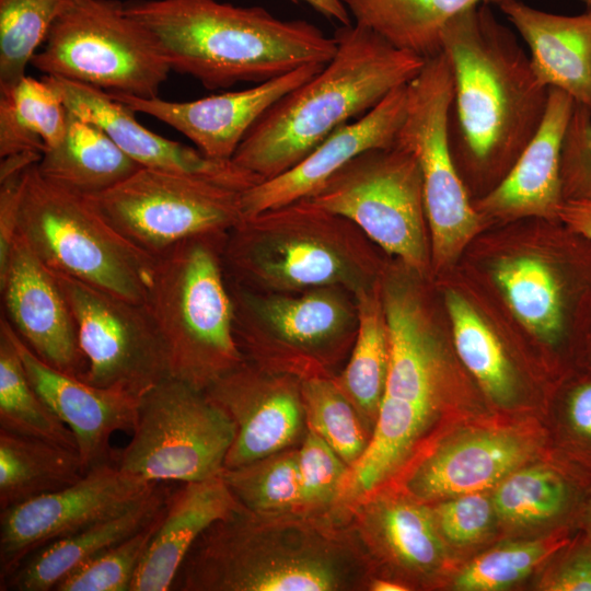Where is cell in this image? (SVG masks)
<instances>
[{
	"label": "cell",
	"mask_w": 591,
	"mask_h": 591,
	"mask_svg": "<svg viewBox=\"0 0 591 591\" xmlns=\"http://www.w3.org/2000/svg\"><path fill=\"white\" fill-rule=\"evenodd\" d=\"M441 51L453 74L451 152L463 182L478 178L482 197L535 136L549 89L538 82L515 34L496 18L491 4L479 3L452 18L441 33Z\"/></svg>",
	"instance_id": "cell-1"
},
{
	"label": "cell",
	"mask_w": 591,
	"mask_h": 591,
	"mask_svg": "<svg viewBox=\"0 0 591 591\" xmlns=\"http://www.w3.org/2000/svg\"><path fill=\"white\" fill-rule=\"evenodd\" d=\"M367 556L346 513L263 514L242 505L210 525L186 555L172 589L343 591L367 587Z\"/></svg>",
	"instance_id": "cell-2"
},
{
	"label": "cell",
	"mask_w": 591,
	"mask_h": 591,
	"mask_svg": "<svg viewBox=\"0 0 591 591\" xmlns=\"http://www.w3.org/2000/svg\"><path fill=\"white\" fill-rule=\"evenodd\" d=\"M128 15L157 38L172 70L206 89L255 84L305 65L327 63L334 37L304 20L217 0H129Z\"/></svg>",
	"instance_id": "cell-3"
},
{
	"label": "cell",
	"mask_w": 591,
	"mask_h": 591,
	"mask_svg": "<svg viewBox=\"0 0 591 591\" xmlns=\"http://www.w3.org/2000/svg\"><path fill=\"white\" fill-rule=\"evenodd\" d=\"M334 38V57L254 124L233 154L234 163L263 181L280 175L334 130L412 81L425 62L356 23L338 27Z\"/></svg>",
	"instance_id": "cell-4"
},
{
	"label": "cell",
	"mask_w": 591,
	"mask_h": 591,
	"mask_svg": "<svg viewBox=\"0 0 591 591\" xmlns=\"http://www.w3.org/2000/svg\"><path fill=\"white\" fill-rule=\"evenodd\" d=\"M374 247L351 220L304 198L244 218L228 233L223 263L230 281L260 292L356 294L382 278Z\"/></svg>",
	"instance_id": "cell-5"
},
{
	"label": "cell",
	"mask_w": 591,
	"mask_h": 591,
	"mask_svg": "<svg viewBox=\"0 0 591 591\" xmlns=\"http://www.w3.org/2000/svg\"><path fill=\"white\" fill-rule=\"evenodd\" d=\"M228 233L194 236L157 256L144 303L165 344L171 376L201 391L246 360L223 263Z\"/></svg>",
	"instance_id": "cell-6"
},
{
	"label": "cell",
	"mask_w": 591,
	"mask_h": 591,
	"mask_svg": "<svg viewBox=\"0 0 591 591\" xmlns=\"http://www.w3.org/2000/svg\"><path fill=\"white\" fill-rule=\"evenodd\" d=\"M18 233L50 270L136 303H146L155 257L117 232L83 195L24 175Z\"/></svg>",
	"instance_id": "cell-7"
},
{
	"label": "cell",
	"mask_w": 591,
	"mask_h": 591,
	"mask_svg": "<svg viewBox=\"0 0 591 591\" xmlns=\"http://www.w3.org/2000/svg\"><path fill=\"white\" fill-rule=\"evenodd\" d=\"M228 282L234 333L246 360L301 380L338 373L358 329L354 293L340 287L269 293Z\"/></svg>",
	"instance_id": "cell-8"
},
{
	"label": "cell",
	"mask_w": 591,
	"mask_h": 591,
	"mask_svg": "<svg viewBox=\"0 0 591 591\" xmlns=\"http://www.w3.org/2000/svg\"><path fill=\"white\" fill-rule=\"evenodd\" d=\"M31 65L106 93L157 97L172 70L154 35L118 0H73Z\"/></svg>",
	"instance_id": "cell-9"
},
{
	"label": "cell",
	"mask_w": 591,
	"mask_h": 591,
	"mask_svg": "<svg viewBox=\"0 0 591 591\" xmlns=\"http://www.w3.org/2000/svg\"><path fill=\"white\" fill-rule=\"evenodd\" d=\"M235 432L205 391L170 376L138 399L132 437L113 463L150 483L204 480L223 471Z\"/></svg>",
	"instance_id": "cell-10"
},
{
	"label": "cell",
	"mask_w": 591,
	"mask_h": 591,
	"mask_svg": "<svg viewBox=\"0 0 591 591\" xmlns=\"http://www.w3.org/2000/svg\"><path fill=\"white\" fill-rule=\"evenodd\" d=\"M452 99L451 65L440 51L425 59L419 73L407 83L406 114L394 143L415 155L421 172L436 269L452 264L482 224L450 148Z\"/></svg>",
	"instance_id": "cell-11"
},
{
	"label": "cell",
	"mask_w": 591,
	"mask_h": 591,
	"mask_svg": "<svg viewBox=\"0 0 591 591\" xmlns=\"http://www.w3.org/2000/svg\"><path fill=\"white\" fill-rule=\"evenodd\" d=\"M344 216L410 273L431 265L422 178L415 155L398 146L368 150L352 159L311 197Z\"/></svg>",
	"instance_id": "cell-12"
},
{
	"label": "cell",
	"mask_w": 591,
	"mask_h": 591,
	"mask_svg": "<svg viewBox=\"0 0 591 591\" xmlns=\"http://www.w3.org/2000/svg\"><path fill=\"white\" fill-rule=\"evenodd\" d=\"M241 195L199 177L140 167L85 197L126 240L157 257L184 240L235 228L244 219Z\"/></svg>",
	"instance_id": "cell-13"
},
{
	"label": "cell",
	"mask_w": 591,
	"mask_h": 591,
	"mask_svg": "<svg viewBox=\"0 0 591 591\" xmlns=\"http://www.w3.org/2000/svg\"><path fill=\"white\" fill-rule=\"evenodd\" d=\"M50 271L77 324L88 362L83 381L140 398L171 376L165 344L146 304Z\"/></svg>",
	"instance_id": "cell-14"
},
{
	"label": "cell",
	"mask_w": 591,
	"mask_h": 591,
	"mask_svg": "<svg viewBox=\"0 0 591 591\" xmlns=\"http://www.w3.org/2000/svg\"><path fill=\"white\" fill-rule=\"evenodd\" d=\"M381 293L390 338V366L373 438L390 450L409 453L437 412L441 361L418 292L389 275L381 278Z\"/></svg>",
	"instance_id": "cell-15"
},
{
	"label": "cell",
	"mask_w": 591,
	"mask_h": 591,
	"mask_svg": "<svg viewBox=\"0 0 591 591\" xmlns=\"http://www.w3.org/2000/svg\"><path fill=\"white\" fill-rule=\"evenodd\" d=\"M158 485L104 463L62 489L1 510V584L40 547L129 510Z\"/></svg>",
	"instance_id": "cell-16"
},
{
	"label": "cell",
	"mask_w": 591,
	"mask_h": 591,
	"mask_svg": "<svg viewBox=\"0 0 591 591\" xmlns=\"http://www.w3.org/2000/svg\"><path fill=\"white\" fill-rule=\"evenodd\" d=\"M301 381L245 360L205 390L236 426L224 468L252 463L301 442L308 428Z\"/></svg>",
	"instance_id": "cell-17"
},
{
	"label": "cell",
	"mask_w": 591,
	"mask_h": 591,
	"mask_svg": "<svg viewBox=\"0 0 591 591\" xmlns=\"http://www.w3.org/2000/svg\"><path fill=\"white\" fill-rule=\"evenodd\" d=\"M2 315L44 362L84 379L88 362L68 301L54 274L18 233L0 280Z\"/></svg>",
	"instance_id": "cell-18"
},
{
	"label": "cell",
	"mask_w": 591,
	"mask_h": 591,
	"mask_svg": "<svg viewBox=\"0 0 591 591\" xmlns=\"http://www.w3.org/2000/svg\"><path fill=\"white\" fill-rule=\"evenodd\" d=\"M325 65H305L245 90L185 102L108 94L135 113L152 116L179 131L207 157L232 160L254 124L278 100L310 80Z\"/></svg>",
	"instance_id": "cell-19"
},
{
	"label": "cell",
	"mask_w": 591,
	"mask_h": 591,
	"mask_svg": "<svg viewBox=\"0 0 591 591\" xmlns=\"http://www.w3.org/2000/svg\"><path fill=\"white\" fill-rule=\"evenodd\" d=\"M67 108L102 128L142 167L184 174L245 192L263 179L232 160L207 157L197 148L164 138L141 125L135 112L105 91L58 77H43Z\"/></svg>",
	"instance_id": "cell-20"
},
{
	"label": "cell",
	"mask_w": 591,
	"mask_h": 591,
	"mask_svg": "<svg viewBox=\"0 0 591 591\" xmlns=\"http://www.w3.org/2000/svg\"><path fill=\"white\" fill-rule=\"evenodd\" d=\"M407 106V84L391 91L378 105L321 141L298 164L243 192L244 218L309 198L361 153L394 146Z\"/></svg>",
	"instance_id": "cell-21"
},
{
	"label": "cell",
	"mask_w": 591,
	"mask_h": 591,
	"mask_svg": "<svg viewBox=\"0 0 591 591\" xmlns=\"http://www.w3.org/2000/svg\"><path fill=\"white\" fill-rule=\"evenodd\" d=\"M13 340L31 384L73 433L84 473L113 463L111 438L117 431H132L139 398L92 385L50 367L14 329Z\"/></svg>",
	"instance_id": "cell-22"
},
{
	"label": "cell",
	"mask_w": 591,
	"mask_h": 591,
	"mask_svg": "<svg viewBox=\"0 0 591 591\" xmlns=\"http://www.w3.org/2000/svg\"><path fill=\"white\" fill-rule=\"evenodd\" d=\"M575 108L573 100L551 88L546 112L535 136L503 178L473 200L478 215L511 220L525 217L558 218L564 202L563 143Z\"/></svg>",
	"instance_id": "cell-23"
},
{
	"label": "cell",
	"mask_w": 591,
	"mask_h": 591,
	"mask_svg": "<svg viewBox=\"0 0 591 591\" xmlns=\"http://www.w3.org/2000/svg\"><path fill=\"white\" fill-rule=\"evenodd\" d=\"M240 506L221 475L183 483L177 490L171 491L130 591L171 590L198 537Z\"/></svg>",
	"instance_id": "cell-24"
},
{
	"label": "cell",
	"mask_w": 591,
	"mask_h": 591,
	"mask_svg": "<svg viewBox=\"0 0 591 591\" xmlns=\"http://www.w3.org/2000/svg\"><path fill=\"white\" fill-rule=\"evenodd\" d=\"M499 8L529 47L538 82L563 91L575 104L591 111V10L563 15L519 0Z\"/></svg>",
	"instance_id": "cell-25"
},
{
	"label": "cell",
	"mask_w": 591,
	"mask_h": 591,
	"mask_svg": "<svg viewBox=\"0 0 591 591\" xmlns=\"http://www.w3.org/2000/svg\"><path fill=\"white\" fill-rule=\"evenodd\" d=\"M528 454L526 444L512 433H473L425 459L407 479L406 488L419 500L480 493L515 471Z\"/></svg>",
	"instance_id": "cell-26"
},
{
	"label": "cell",
	"mask_w": 591,
	"mask_h": 591,
	"mask_svg": "<svg viewBox=\"0 0 591 591\" xmlns=\"http://www.w3.org/2000/svg\"><path fill=\"white\" fill-rule=\"evenodd\" d=\"M170 494L159 484L129 510L40 547L24 559L1 589L55 590L76 569L154 521L163 512Z\"/></svg>",
	"instance_id": "cell-27"
},
{
	"label": "cell",
	"mask_w": 591,
	"mask_h": 591,
	"mask_svg": "<svg viewBox=\"0 0 591 591\" xmlns=\"http://www.w3.org/2000/svg\"><path fill=\"white\" fill-rule=\"evenodd\" d=\"M340 509L364 553L379 549L414 572H429L441 563L439 529L426 506L376 490Z\"/></svg>",
	"instance_id": "cell-28"
},
{
	"label": "cell",
	"mask_w": 591,
	"mask_h": 591,
	"mask_svg": "<svg viewBox=\"0 0 591 591\" xmlns=\"http://www.w3.org/2000/svg\"><path fill=\"white\" fill-rule=\"evenodd\" d=\"M140 167L106 131L70 111L62 141L37 163L44 177L83 196L102 193Z\"/></svg>",
	"instance_id": "cell-29"
},
{
	"label": "cell",
	"mask_w": 591,
	"mask_h": 591,
	"mask_svg": "<svg viewBox=\"0 0 591 591\" xmlns=\"http://www.w3.org/2000/svg\"><path fill=\"white\" fill-rule=\"evenodd\" d=\"M355 297L358 310L356 339L344 368L333 379L372 436L390 366V338L381 279Z\"/></svg>",
	"instance_id": "cell-30"
},
{
	"label": "cell",
	"mask_w": 591,
	"mask_h": 591,
	"mask_svg": "<svg viewBox=\"0 0 591 591\" xmlns=\"http://www.w3.org/2000/svg\"><path fill=\"white\" fill-rule=\"evenodd\" d=\"M356 24L398 49L427 59L441 51V33L460 12L479 3L511 0H341Z\"/></svg>",
	"instance_id": "cell-31"
},
{
	"label": "cell",
	"mask_w": 591,
	"mask_h": 591,
	"mask_svg": "<svg viewBox=\"0 0 591 591\" xmlns=\"http://www.w3.org/2000/svg\"><path fill=\"white\" fill-rule=\"evenodd\" d=\"M84 474L78 451L0 429V509L62 489Z\"/></svg>",
	"instance_id": "cell-32"
},
{
	"label": "cell",
	"mask_w": 591,
	"mask_h": 591,
	"mask_svg": "<svg viewBox=\"0 0 591 591\" xmlns=\"http://www.w3.org/2000/svg\"><path fill=\"white\" fill-rule=\"evenodd\" d=\"M69 111L44 78L25 76L12 86L0 89V157L45 152L63 139Z\"/></svg>",
	"instance_id": "cell-33"
},
{
	"label": "cell",
	"mask_w": 591,
	"mask_h": 591,
	"mask_svg": "<svg viewBox=\"0 0 591 591\" xmlns=\"http://www.w3.org/2000/svg\"><path fill=\"white\" fill-rule=\"evenodd\" d=\"M0 429L77 450L71 430L31 384L13 340V328L0 320Z\"/></svg>",
	"instance_id": "cell-34"
},
{
	"label": "cell",
	"mask_w": 591,
	"mask_h": 591,
	"mask_svg": "<svg viewBox=\"0 0 591 591\" xmlns=\"http://www.w3.org/2000/svg\"><path fill=\"white\" fill-rule=\"evenodd\" d=\"M495 279L518 320L545 341L559 339L564 326L561 288L552 268L532 256L498 263Z\"/></svg>",
	"instance_id": "cell-35"
},
{
	"label": "cell",
	"mask_w": 591,
	"mask_h": 591,
	"mask_svg": "<svg viewBox=\"0 0 591 591\" xmlns=\"http://www.w3.org/2000/svg\"><path fill=\"white\" fill-rule=\"evenodd\" d=\"M445 306L455 349L464 366L493 399L499 403L510 401L514 394V378L495 333L457 292H447Z\"/></svg>",
	"instance_id": "cell-36"
},
{
	"label": "cell",
	"mask_w": 591,
	"mask_h": 591,
	"mask_svg": "<svg viewBox=\"0 0 591 591\" xmlns=\"http://www.w3.org/2000/svg\"><path fill=\"white\" fill-rule=\"evenodd\" d=\"M220 475L237 501L252 512H305L298 445L239 467L223 468Z\"/></svg>",
	"instance_id": "cell-37"
},
{
	"label": "cell",
	"mask_w": 591,
	"mask_h": 591,
	"mask_svg": "<svg viewBox=\"0 0 591 591\" xmlns=\"http://www.w3.org/2000/svg\"><path fill=\"white\" fill-rule=\"evenodd\" d=\"M306 427L315 431L351 468L363 455L371 433L331 376L301 381Z\"/></svg>",
	"instance_id": "cell-38"
},
{
	"label": "cell",
	"mask_w": 591,
	"mask_h": 591,
	"mask_svg": "<svg viewBox=\"0 0 591 591\" xmlns=\"http://www.w3.org/2000/svg\"><path fill=\"white\" fill-rule=\"evenodd\" d=\"M577 488L561 472L551 468L513 471L499 484L493 497L495 511L506 521L534 523L570 511Z\"/></svg>",
	"instance_id": "cell-39"
},
{
	"label": "cell",
	"mask_w": 591,
	"mask_h": 591,
	"mask_svg": "<svg viewBox=\"0 0 591 591\" xmlns=\"http://www.w3.org/2000/svg\"><path fill=\"white\" fill-rule=\"evenodd\" d=\"M73 0H0V89L25 77L36 49Z\"/></svg>",
	"instance_id": "cell-40"
},
{
	"label": "cell",
	"mask_w": 591,
	"mask_h": 591,
	"mask_svg": "<svg viewBox=\"0 0 591 591\" xmlns=\"http://www.w3.org/2000/svg\"><path fill=\"white\" fill-rule=\"evenodd\" d=\"M568 543L569 538L558 536L495 548L468 564L455 578L454 586L463 591L506 589Z\"/></svg>",
	"instance_id": "cell-41"
},
{
	"label": "cell",
	"mask_w": 591,
	"mask_h": 591,
	"mask_svg": "<svg viewBox=\"0 0 591 591\" xmlns=\"http://www.w3.org/2000/svg\"><path fill=\"white\" fill-rule=\"evenodd\" d=\"M163 512L141 531L76 569L55 590L130 591L136 571Z\"/></svg>",
	"instance_id": "cell-42"
},
{
	"label": "cell",
	"mask_w": 591,
	"mask_h": 591,
	"mask_svg": "<svg viewBox=\"0 0 591 591\" xmlns=\"http://www.w3.org/2000/svg\"><path fill=\"white\" fill-rule=\"evenodd\" d=\"M298 454L303 511L320 512L335 508L350 467L309 427L298 444Z\"/></svg>",
	"instance_id": "cell-43"
},
{
	"label": "cell",
	"mask_w": 591,
	"mask_h": 591,
	"mask_svg": "<svg viewBox=\"0 0 591 591\" xmlns=\"http://www.w3.org/2000/svg\"><path fill=\"white\" fill-rule=\"evenodd\" d=\"M565 199L591 196V111L575 104L561 151Z\"/></svg>",
	"instance_id": "cell-44"
},
{
	"label": "cell",
	"mask_w": 591,
	"mask_h": 591,
	"mask_svg": "<svg viewBox=\"0 0 591 591\" xmlns=\"http://www.w3.org/2000/svg\"><path fill=\"white\" fill-rule=\"evenodd\" d=\"M494 505L480 493L448 498L436 507L433 515L439 531L455 544L478 540L488 529Z\"/></svg>",
	"instance_id": "cell-45"
},
{
	"label": "cell",
	"mask_w": 591,
	"mask_h": 591,
	"mask_svg": "<svg viewBox=\"0 0 591 591\" xmlns=\"http://www.w3.org/2000/svg\"><path fill=\"white\" fill-rule=\"evenodd\" d=\"M570 543V542H569ZM545 578L549 591H591V540L569 547Z\"/></svg>",
	"instance_id": "cell-46"
},
{
	"label": "cell",
	"mask_w": 591,
	"mask_h": 591,
	"mask_svg": "<svg viewBox=\"0 0 591 591\" xmlns=\"http://www.w3.org/2000/svg\"><path fill=\"white\" fill-rule=\"evenodd\" d=\"M25 172L0 179V280L5 275L18 234Z\"/></svg>",
	"instance_id": "cell-47"
},
{
	"label": "cell",
	"mask_w": 591,
	"mask_h": 591,
	"mask_svg": "<svg viewBox=\"0 0 591 591\" xmlns=\"http://www.w3.org/2000/svg\"><path fill=\"white\" fill-rule=\"evenodd\" d=\"M565 426L571 440L591 459V380L577 384L566 397Z\"/></svg>",
	"instance_id": "cell-48"
},
{
	"label": "cell",
	"mask_w": 591,
	"mask_h": 591,
	"mask_svg": "<svg viewBox=\"0 0 591 591\" xmlns=\"http://www.w3.org/2000/svg\"><path fill=\"white\" fill-rule=\"evenodd\" d=\"M558 218L572 231L591 240V196L564 200Z\"/></svg>",
	"instance_id": "cell-49"
},
{
	"label": "cell",
	"mask_w": 591,
	"mask_h": 591,
	"mask_svg": "<svg viewBox=\"0 0 591 591\" xmlns=\"http://www.w3.org/2000/svg\"><path fill=\"white\" fill-rule=\"evenodd\" d=\"M294 3L304 2L320 14L329 20L338 21L341 25H349V12L341 0H291Z\"/></svg>",
	"instance_id": "cell-50"
},
{
	"label": "cell",
	"mask_w": 591,
	"mask_h": 591,
	"mask_svg": "<svg viewBox=\"0 0 591 591\" xmlns=\"http://www.w3.org/2000/svg\"><path fill=\"white\" fill-rule=\"evenodd\" d=\"M367 589L372 591H406L409 588L402 582L392 580L391 578L373 577L370 578Z\"/></svg>",
	"instance_id": "cell-51"
},
{
	"label": "cell",
	"mask_w": 591,
	"mask_h": 591,
	"mask_svg": "<svg viewBox=\"0 0 591 591\" xmlns=\"http://www.w3.org/2000/svg\"><path fill=\"white\" fill-rule=\"evenodd\" d=\"M587 8V10H591V0H580Z\"/></svg>",
	"instance_id": "cell-52"
},
{
	"label": "cell",
	"mask_w": 591,
	"mask_h": 591,
	"mask_svg": "<svg viewBox=\"0 0 591 591\" xmlns=\"http://www.w3.org/2000/svg\"><path fill=\"white\" fill-rule=\"evenodd\" d=\"M590 528H591V513H590Z\"/></svg>",
	"instance_id": "cell-53"
}]
</instances>
